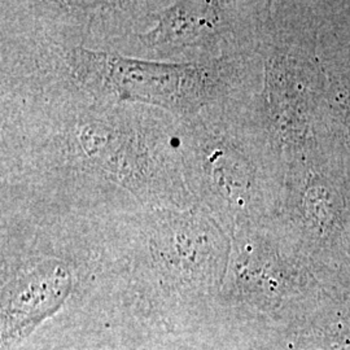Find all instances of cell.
Returning <instances> with one entry per match:
<instances>
[{
    "label": "cell",
    "mask_w": 350,
    "mask_h": 350,
    "mask_svg": "<svg viewBox=\"0 0 350 350\" xmlns=\"http://www.w3.org/2000/svg\"><path fill=\"white\" fill-rule=\"evenodd\" d=\"M344 108H345V114H347V118L349 120V126H350V96L349 99L347 100V103L342 105Z\"/></svg>",
    "instance_id": "obj_7"
},
{
    "label": "cell",
    "mask_w": 350,
    "mask_h": 350,
    "mask_svg": "<svg viewBox=\"0 0 350 350\" xmlns=\"http://www.w3.org/2000/svg\"><path fill=\"white\" fill-rule=\"evenodd\" d=\"M301 209L308 218L329 222L338 217L342 204L338 191L321 178L309 179L300 196Z\"/></svg>",
    "instance_id": "obj_6"
},
{
    "label": "cell",
    "mask_w": 350,
    "mask_h": 350,
    "mask_svg": "<svg viewBox=\"0 0 350 350\" xmlns=\"http://www.w3.org/2000/svg\"><path fill=\"white\" fill-rule=\"evenodd\" d=\"M21 350H209L179 338L125 302L92 314L62 334Z\"/></svg>",
    "instance_id": "obj_4"
},
{
    "label": "cell",
    "mask_w": 350,
    "mask_h": 350,
    "mask_svg": "<svg viewBox=\"0 0 350 350\" xmlns=\"http://www.w3.org/2000/svg\"><path fill=\"white\" fill-rule=\"evenodd\" d=\"M227 4L222 1H179L163 10L159 23L140 36L148 50L169 56L201 47L225 30Z\"/></svg>",
    "instance_id": "obj_5"
},
{
    "label": "cell",
    "mask_w": 350,
    "mask_h": 350,
    "mask_svg": "<svg viewBox=\"0 0 350 350\" xmlns=\"http://www.w3.org/2000/svg\"><path fill=\"white\" fill-rule=\"evenodd\" d=\"M78 82L98 99L138 101L189 118L212 104L230 77L224 62L160 63L78 47L68 53Z\"/></svg>",
    "instance_id": "obj_2"
},
{
    "label": "cell",
    "mask_w": 350,
    "mask_h": 350,
    "mask_svg": "<svg viewBox=\"0 0 350 350\" xmlns=\"http://www.w3.org/2000/svg\"><path fill=\"white\" fill-rule=\"evenodd\" d=\"M126 301L179 338L212 348V308L225 278L227 240L208 209H159L126 250Z\"/></svg>",
    "instance_id": "obj_1"
},
{
    "label": "cell",
    "mask_w": 350,
    "mask_h": 350,
    "mask_svg": "<svg viewBox=\"0 0 350 350\" xmlns=\"http://www.w3.org/2000/svg\"><path fill=\"white\" fill-rule=\"evenodd\" d=\"M180 135L185 174L193 193L215 219L235 218L253 204L256 169L230 139L192 116Z\"/></svg>",
    "instance_id": "obj_3"
}]
</instances>
